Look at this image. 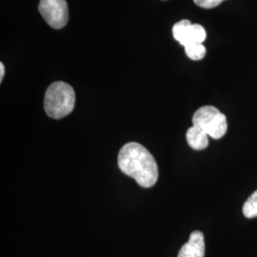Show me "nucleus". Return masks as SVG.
I'll list each match as a JSON object with an SVG mask.
<instances>
[{"mask_svg":"<svg viewBox=\"0 0 257 257\" xmlns=\"http://www.w3.org/2000/svg\"><path fill=\"white\" fill-rule=\"evenodd\" d=\"M173 36L176 41L185 47L193 43H203L207 34L201 25L192 24L190 20L183 19L174 25Z\"/></svg>","mask_w":257,"mask_h":257,"instance_id":"39448f33","label":"nucleus"},{"mask_svg":"<svg viewBox=\"0 0 257 257\" xmlns=\"http://www.w3.org/2000/svg\"><path fill=\"white\" fill-rule=\"evenodd\" d=\"M186 138L190 147L196 151L204 150L209 145V136L197 126H193L187 131Z\"/></svg>","mask_w":257,"mask_h":257,"instance_id":"0eeeda50","label":"nucleus"},{"mask_svg":"<svg viewBox=\"0 0 257 257\" xmlns=\"http://www.w3.org/2000/svg\"><path fill=\"white\" fill-rule=\"evenodd\" d=\"M193 126H197L213 139L223 138L228 130L226 115L213 106H204L194 112Z\"/></svg>","mask_w":257,"mask_h":257,"instance_id":"7ed1b4c3","label":"nucleus"},{"mask_svg":"<svg viewBox=\"0 0 257 257\" xmlns=\"http://www.w3.org/2000/svg\"><path fill=\"white\" fill-rule=\"evenodd\" d=\"M184 48L186 55L192 60H201L206 55V48L202 43H193Z\"/></svg>","mask_w":257,"mask_h":257,"instance_id":"6e6552de","label":"nucleus"},{"mask_svg":"<svg viewBox=\"0 0 257 257\" xmlns=\"http://www.w3.org/2000/svg\"><path fill=\"white\" fill-rule=\"evenodd\" d=\"M4 74H5V67H4L3 63H0V81H1V82H2V80H3Z\"/></svg>","mask_w":257,"mask_h":257,"instance_id":"9b49d317","label":"nucleus"},{"mask_svg":"<svg viewBox=\"0 0 257 257\" xmlns=\"http://www.w3.org/2000/svg\"><path fill=\"white\" fill-rule=\"evenodd\" d=\"M117 163L123 174L134 178L143 188H151L157 182L158 167L156 159L139 143L130 142L121 148Z\"/></svg>","mask_w":257,"mask_h":257,"instance_id":"f257e3e1","label":"nucleus"},{"mask_svg":"<svg viewBox=\"0 0 257 257\" xmlns=\"http://www.w3.org/2000/svg\"><path fill=\"white\" fill-rule=\"evenodd\" d=\"M38 10L50 27L59 30L69 20V10L66 0H40Z\"/></svg>","mask_w":257,"mask_h":257,"instance_id":"20e7f679","label":"nucleus"},{"mask_svg":"<svg viewBox=\"0 0 257 257\" xmlns=\"http://www.w3.org/2000/svg\"><path fill=\"white\" fill-rule=\"evenodd\" d=\"M205 241L201 231L195 230L190 235L189 241L180 248L177 257H204Z\"/></svg>","mask_w":257,"mask_h":257,"instance_id":"423d86ee","label":"nucleus"},{"mask_svg":"<svg viewBox=\"0 0 257 257\" xmlns=\"http://www.w3.org/2000/svg\"><path fill=\"white\" fill-rule=\"evenodd\" d=\"M75 93L71 85L62 81L51 84L45 93L44 109L48 116L60 119L69 115L74 108Z\"/></svg>","mask_w":257,"mask_h":257,"instance_id":"f03ea898","label":"nucleus"},{"mask_svg":"<svg viewBox=\"0 0 257 257\" xmlns=\"http://www.w3.org/2000/svg\"><path fill=\"white\" fill-rule=\"evenodd\" d=\"M243 214L247 218H253L257 216V190L248 197L243 205Z\"/></svg>","mask_w":257,"mask_h":257,"instance_id":"1a4fd4ad","label":"nucleus"},{"mask_svg":"<svg viewBox=\"0 0 257 257\" xmlns=\"http://www.w3.org/2000/svg\"><path fill=\"white\" fill-rule=\"evenodd\" d=\"M225 0H193V2L204 9H211L218 6Z\"/></svg>","mask_w":257,"mask_h":257,"instance_id":"9d476101","label":"nucleus"}]
</instances>
